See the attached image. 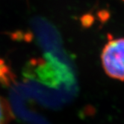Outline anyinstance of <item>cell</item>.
Returning a JSON list of instances; mask_svg holds the SVG:
<instances>
[{
	"instance_id": "obj_1",
	"label": "cell",
	"mask_w": 124,
	"mask_h": 124,
	"mask_svg": "<svg viewBox=\"0 0 124 124\" xmlns=\"http://www.w3.org/2000/svg\"><path fill=\"white\" fill-rule=\"evenodd\" d=\"M102 66L109 77L124 81V38L108 41L101 53Z\"/></svg>"
},
{
	"instance_id": "obj_2",
	"label": "cell",
	"mask_w": 124,
	"mask_h": 124,
	"mask_svg": "<svg viewBox=\"0 0 124 124\" xmlns=\"http://www.w3.org/2000/svg\"><path fill=\"white\" fill-rule=\"evenodd\" d=\"M11 117V109L7 101L0 96V124H8Z\"/></svg>"
}]
</instances>
